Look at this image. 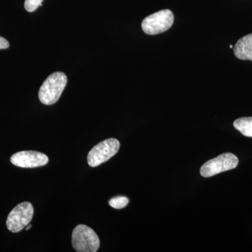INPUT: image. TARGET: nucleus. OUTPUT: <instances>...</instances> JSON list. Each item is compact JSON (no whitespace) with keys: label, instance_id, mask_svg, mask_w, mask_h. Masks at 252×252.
Returning <instances> with one entry per match:
<instances>
[{"label":"nucleus","instance_id":"1","mask_svg":"<svg viewBox=\"0 0 252 252\" xmlns=\"http://www.w3.org/2000/svg\"><path fill=\"white\" fill-rule=\"evenodd\" d=\"M67 76L63 72L53 73L44 81L39 91L41 103L51 105L59 101L67 85Z\"/></svg>","mask_w":252,"mask_h":252},{"label":"nucleus","instance_id":"2","mask_svg":"<svg viewBox=\"0 0 252 252\" xmlns=\"http://www.w3.org/2000/svg\"><path fill=\"white\" fill-rule=\"evenodd\" d=\"M72 244L73 248L78 252H96L98 250L100 242L92 228L81 224L73 230Z\"/></svg>","mask_w":252,"mask_h":252},{"label":"nucleus","instance_id":"3","mask_svg":"<svg viewBox=\"0 0 252 252\" xmlns=\"http://www.w3.org/2000/svg\"><path fill=\"white\" fill-rule=\"evenodd\" d=\"M174 23V15L170 10L164 9L147 16L142 23V28L146 34L155 35L167 31Z\"/></svg>","mask_w":252,"mask_h":252},{"label":"nucleus","instance_id":"4","mask_svg":"<svg viewBox=\"0 0 252 252\" xmlns=\"http://www.w3.org/2000/svg\"><path fill=\"white\" fill-rule=\"evenodd\" d=\"M120 148L119 140L109 138L99 142L88 154V163L91 167H97L107 162L115 156Z\"/></svg>","mask_w":252,"mask_h":252},{"label":"nucleus","instance_id":"5","mask_svg":"<svg viewBox=\"0 0 252 252\" xmlns=\"http://www.w3.org/2000/svg\"><path fill=\"white\" fill-rule=\"evenodd\" d=\"M34 208L29 202L18 204L15 207L6 220L8 230L12 233H18L24 229L32 220Z\"/></svg>","mask_w":252,"mask_h":252},{"label":"nucleus","instance_id":"6","mask_svg":"<svg viewBox=\"0 0 252 252\" xmlns=\"http://www.w3.org/2000/svg\"><path fill=\"white\" fill-rule=\"evenodd\" d=\"M238 157L231 153L220 154L202 165L200 175L203 177H210L221 172L233 170L238 165Z\"/></svg>","mask_w":252,"mask_h":252},{"label":"nucleus","instance_id":"7","mask_svg":"<svg viewBox=\"0 0 252 252\" xmlns=\"http://www.w3.org/2000/svg\"><path fill=\"white\" fill-rule=\"evenodd\" d=\"M10 160L15 166L23 168H32L46 165L49 162V158L46 154L40 152L23 151L14 154Z\"/></svg>","mask_w":252,"mask_h":252},{"label":"nucleus","instance_id":"8","mask_svg":"<svg viewBox=\"0 0 252 252\" xmlns=\"http://www.w3.org/2000/svg\"><path fill=\"white\" fill-rule=\"evenodd\" d=\"M233 51L238 59L252 61V34L239 39L233 47Z\"/></svg>","mask_w":252,"mask_h":252},{"label":"nucleus","instance_id":"9","mask_svg":"<svg viewBox=\"0 0 252 252\" xmlns=\"http://www.w3.org/2000/svg\"><path fill=\"white\" fill-rule=\"evenodd\" d=\"M235 128L245 137H252V117H243L233 123Z\"/></svg>","mask_w":252,"mask_h":252},{"label":"nucleus","instance_id":"10","mask_svg":"<svg viewBox=\"0 0 252 252\" xmlns=\"http://www.w3.org/2000/svg\"><path fill=\"white\" fill-rule=\"evenodd\" d=\"M129 203L128 198L124 196H118L111 199L109 201V205L114 209L120 210L124 208Z\"/></svg>","mask_w":252,"mask_h":252},{"label":"nucleus","instance_id":"11","mask_svg":"<svg viewBox=\"0 0 252 252\" xmlns=\"http://www.w3.org/2000/svg\"><path fill=\"white\" fill-rule=\"evenodd\" d=\"M44 0H26L25 1V9L28 12H33L35 11L39 6L42 5Z\"/></svg>","mask_w":252,"mask_h":252},{"label":"nucleus","instance_id":"12","mask_svg":"<svg viewBox=\"0 0 252 252\" xmlns=\"http://www.w3.org/2000/svg\"><path fill=\"white\" fill-rule=\"evenodd\" d=\"M9 47V41L0 36V49H6Z\"/></svg>","mask_w":252,"mask_h":252},{"label":"nucleus","instance_id":"13","mask_svg":"<svg viewBox=\"0 0 252 252\" xmlns=\"http://www.w3.org/2000/svg\"><path fill=\"white\" fill-rule=\"evenodd\" d=\"M31 228H32V225L30 224V223H29V224H28L27 225V226H26V230H28L31 229Z\"/></svg>","mask_w":252,"mask_h":252},{"label":"nucleus","instance_id":"14","mask_svg":"<svg viewBox=\"0 0 252 252\" xmlns=\"http://www.w3.org/2000/svg\"><path fill=\"white\" fill-rule=\"evenodd\" d=\"M230 49H233V45H230Z\"/></svg>","mask_w":252,"mask_h":252}]
</instances>
